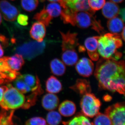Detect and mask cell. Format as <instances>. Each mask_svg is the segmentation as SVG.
I'll return each mask as SVG.
<instances>
[{"mask_svg":"<svg viewBox=\"0 0 125 125\" xmlns=\"http://www.w3.org/2000/svg\"><path fill=\"white\" fill-rule=\"evenodd\" d=\"M46 34L45 25L39 22L34 23L30 31L31 37L38 42L43 41Z\"/></svg>","mask_w":125,"mask_h":125,"instance_id":"obj_12","label":"cell"},{"mask_svg":"<svg viewBox=\"0 0 125 125\" xmlns=\"http://www.w3.org/2000/svg\"><path fill=\"white\" fill-rule=\"evenodd\" d=\"M46 120L48 125H58L61 122L62 117L58 112L52 111L48 113Z\"/></svg>","mask_w":125,"mask_h":125,"instance_id":"obj_28","label":"cell"},{"mask_svg":"<svg viewBox=\"0 0 125 125\" xmlns=\"http://www.w3.org/2000/svg\"><path fill=\"white\" fill-rule=\"evenodd\" d=\"M71 0L73 1H80L82 0Z\"/></svg>","mask_w":125,"mask_h":125,"instance_id":"obj_42","label":"cell"},{"mask_svg":"<svg viewBox=\"0 0 125 125\" xmlns=\"http://www.w3.org/2000/svg\"><path fill=\"white\" fill-rule=\"evenodd\" d=\"M46 42H32L26 43L16 48V52L25 59L31 60L42 53L46 47Z\"/></svg>","mask_w":125,"mask_h":125,"instance_id":"obj_6","label":"cell"},{"mask_svg":"<svg viewBox=\"0 0 125 125\" xmlns=\"http://www.w3.org/2000/svg\"><path fill=\"white\" fill-rule=\"evenodd\" d=\"M5 59L9 67L14 71L20 70L24 64L23 57L21 54H15L10 57H5Z\"/></svg>","mask_w":125,"mask_h":125,"instance_id":"obj_15","label":"cell"},{"mask_svg":"<svg viewBox=\"0 0 125 125\" xmlns=\"http://www.w3.org/2000/svg\"><path fill=\"white\" fill-rule=\"evenodd\" d=\"M94 75L99 88L125 95L124 61L101 58L96 64Z\"/></svg>","mask_w":125,"mask_h":125,"instance_id":"obj_1","label":"cell"},{"mask_svg":"<svg viewBox=\"0 0 125 125\" xmlns=\"http://www.w3.org/2000/svg\"></svg>","mask_w":125,"mask_h":125,"instance_id":"obj_43","label":"cell"},{"mask_svg":"<svg viewBox=\"0 0 125 125\" xmlns=\"http://www.w3.org/2000/svg\"><path fill=\"white\" fill-rule=\"evenodd\" d=\"M125 8H123V9H122L121 10H120L119 13V14L120 15L122 19L124 22H125Z\"/></svg>","mask_w":125,"mask_h":125,"instance_id":"obj_36","label":"cell"},{"mask_svg":"<svg viewBox=\"0 0 125 125\" xmlns=\"http://www.w3.org/2000/svg\"><path fill=\"white\" fill-rule=\"evenodd\" d=\"M99 36L90 37L84 42V45L90 58L94 61H98L99 54L98 52V40Z\"/></svg>","mask_w":125,"mask_h":125,"instance_id":"obj_11","label":"cell"},{"mask_svg":"<svg viewBox=\"0 0 125 125\" xmlns=\"http://www.w3.org/2000/svg\"><path fill=\"white\" fill-rule=\"evenodd\" d=\"M45 9L52 18L58 17L62 13V7L60 4L55 2L48 4Z\"/></svg>","mask_w":125,"mask_h":125,"instance_id":"obj_26","label":"cell"},{"mask_svg":"<svg viewBox=\"0 0 125 125\" xmlns=\"http://www.w3.org/2000/svg\"><path fill=\"white\" fill-rule=\"evenodd\" d=\"M124 21L120 18L115 17L108 21L107 27L112 33L120 34L124 28Z\"/></svg>","mask_w":125,"mask_h":125,"instance_id":"obj_17","label":"cell"},{"mask_svg":"<svg viewBox=\"0 0 125 125\" xmlns=\"http://www.w3.org/2000/svg\"><path fill=\"white\" fill-rule=\"evenodd\" d=\"M52 18L47 11L45 6L41 11L37 13L33 17L34 19L42 23L46 26L49 25Z\"/></svg>","mask_w":125,"mask_h":125,"instance_id":"obj_24","label":"cell"},{"mask_svg":"<svg viewBox=\"0 0 125 125\" xmlns=\"http://www.w3.org/2000/svg\"><path fill=\"white\" fill-rule=\"evenodd\" d=\"M4 54V52L3 49H2L1 45L0 44V58L2 57Z\"/></svg>","mask_w":125,"mask_h":125,"instance_id":"obj_37","label":"cell"},{"mask_svg":"<svg viewBox=\"0 0 125 125\" xmlns=\"http://www.w3.org/2000/svg\"><path fill=\"white\" fill-rule=\"evenodd\" d=\"M60 101L58 97L53 94H46L42 100L43 107L48 111H52L58 107Z\"/></svg>","mask_w":125,"mask_h":125,"instance_id":"obj_13","label":"cell"},{"mask_svg":"<svg viewBox=\"0 0 125 125\" xmlns=\"http://www.w3.org/2000/svg\"><path fill=\"white\" fill-rule=\"evenodd\" d=\"M101 101L93 94L88 93L83 95L80 102L81 111L85 116L93 117L99 112Z\"/></svg>","mask_w":125,"mask_h":125,"instance_id":"obj_5","label":"cell"},{"mask_svg":"<svg viewBox=\"0 0 125 125\" xmlns=\"http://www.w3.org/2000/svg\"><path fill=\"white\" fill-rule=\"evenodd\" d=\"M120 9L118 5L112 1H108L105 3L103 7L102 13L106 19H110L116 17L119 14Z\"/></svg>","mask_w":125,"mask_h":125,"instance_id":"obj_14","label":"cell"},{"mask_svg":"<svg viewBox=\"0 0 125 125\" xmlns=\"http://www.w3.org/2000/svg\"><path fill=\"white\" fill-rule=\"evenodd\" d=\"M58 110L60 114L63 116H72L76 112V105L73 102L66 100L61 104L59 106Z\"/></svg>","mask_w":125,"mask_h":125,"instance_id":"obj_18","label":"cell"},{"mask_svg":"<svg viewBox=\"0 0 125 125\" xmlns=\"http://www.w3.org/2000/svg\"><path fill=\"white\" fill-rule=\"evenodd\" d=\"M75 69L81 76L88 77L92 75L93 73L94 63L88 58L83 57L76 62Z\"/></svg>","mask_w":125,"mask_h":125,"instance_id":"obj_10","label":"cell"},{"mask_svg":"<svg viewBox=\"0 0 125 125\" xmlns=\"http://www.w3.org/2000/svg\"><path fill=\"white\" fill-rule=\"evenodd\" d=\"M50 67L52 73L57 76H62L65 72L66 67L64 64L57 58H55L51 61Z\"/></svg>","mask_w":125,"mask_h":125,"instance_id":"obj_20","label":"cell"},{"mask_svg":"<svg viewBox=\"0 0 125 125\" xmlns=\"http://www.w3.org/2000/svg\"><path fill=\"white\" fill-rule=\"evenodd\" d=\"M121 35L122 38L124 41L125 40V27L123 28V30L122 31V33L121 34Z\"/></svg>","mask_w":125,"mask_h":125,"instance_id":"obj_38","label":"cell"},{"mask_svg":"<svg viewBox=\"0 0 125 125\" xmlns=\"http://www.w3.org/2000/svg\"><path fill=\"white\" fill-rule=\"evenodd\" d=\"M47 0L51 2H59L60 0Z\"/></svg>","mask_w":125,"mask_h":125,"instance_id":"obj_40","label":"cell"},{"mask_svg":"<svg viewBox=\"0 0 125 125\" xmlns=\"http://www.w3.org/2000/svg\"><path fill=\"white\" fill-rule=\"evenodd\" d=\"M14 110L2 109L0 112V125H14L13 121Z\"/></svg>","mask_w":125,"mask_h":125,"instance_id":"obj_23","label":"cell"},{"mask_svg":"<svg viewBox=\"0 0 125 125\" xmlns=\"http://www.w3.org/2000/svg\"><path fill=\"white\" fill-rule=\"evenodd\" d=\"M7 86H3L0 87V102L2 101L3 98V95L5 90L7 88Z\"/></svg>","mask_w":125,"mask_h":125,"instance_id":"obj_35","label":"cell"},{"mask_svg":"<svg viewBox=\"0 0 125 125\" xmlns=\"http://www.w3.org/2000/svg\"><path fill=\"white\" fill-rule=\"evenodd\" d=\"M111 0L115 3H120L123 2L124 0Z\"/></svg>","mask_w":125,"mask_h":125,"instance_id":"obj_39","label":"cell"},{"mask_svg":"<svg viewBox=\"0 0 125 125\" xmlns=\"http://www.w3.org/2000/svg\"><path fill=\"white\" fill-rule=\"evenodd\" d=\"M105 3V0H88L90 7L95 11L102 9Z\"/></svg>","mask_w":125,"mask_h":125,"instance_id":"obj_31","label":"cell"},{"mask_svg":"<svg viewBox=\"0 0 125 125\" xmlns=\"http://www.w3.org/2000/svg\"><path fill=\"white\" fill-rule=\"evenodd\" d=\"M5 90L0 106L2 109L10 110L22 107L25 102V98L23 94L10 84Z\"/></svg>","mask_w":125,"mask_h":125,"instance_id":"obj_4","label":"cell"},{"mask_svg":"<svg viewBox=\"0 0 125 125\" xmlns=\"http://www.w3.org/2000/svg\"><path fill=\"white\" fill-rule=\"evenodd\" d=\"M94 14L88 11H72L62 9L61 17L65 24H70L81 28H91L102 35L105 32L104 28L101 21L96 19Z\"/></svg>","mask_w":125,"mask_h":125,"instance_id":"obj_2","label":"cell"},{"mask_svg":"<svg viewBox=\"0 0 125 125\" xmlns=\"http://www.w3.org/2000/svg\"><path fill=\"white\" fill-rule=\"evenodd\" d=\"M0 12L5 20L15 21L19 14L18 9L6 0L0 1Z\"/></svg>","mask_w":125,"mask_h":125,"instance_id":"obj_9","label":"cell"},{"mask_svg":"<svg viewBox=\"0 0 125 125\" xmlns=\"http://www.w3.org/2000/svg\"><path fill=\"white\" fill-rule=\"evenodd\" d=\"M46 85V90L50 93H58L62 90L61 83L54 76H51L48 79Z\"/></svg>","mask_w":125,"mask_h":125,"instance_id":"obj_19","label":"cell"},{"mask_svg":"<svg viewBox=\"0 0 125 125\" xmlns=\"http://www.w3.org/2000/svg\"><path fill=\"white\" fill-rule=\"evenodd\" d=\"M64 125H93L89 120L83 114L80 113L71 119L67 122H63Z\"/></svg>","mask_w":125,"mask_h":125,"instance_id":"obj_25","label":"cell"},{"mask_svg":"<svg viewBox=\"0 0 125 125\" xmlns=\"http://www.w3.org/2000/svg\"><path fill=\"white\" fill-rule=\"evenodd\" d=\"M20 75V74L18 76L14 81V85L15 88L23 94H26L32 91L31 88L21 78Z\"/></svg>","mask_w":125,"mask_h":125,"instance_id":"obj_27","label":"cell"},{"mask_svg":"<svg viewBox=\"0 0 125 125\" xmlns=\"http://www.w3.org/2000/svg\"><path fill=\"white\" fill-rule=\"evenodd\" d=\"M98 52L102 58L118 60L122 57L121 52L117 49L123 46L120 34L107 33L99 36Z\"/></svg>","mask_w":125,"mask_h":125,"instance_id":"obj_3","label":"cell"},{"mask_svg":"<svg viewBox=\"0 0 125 125\" xmlns=\"http://www.w3.org/2000/svg\"><path fill=\"white\" fill-rule=\"evenodd\" d=\"M20 76L24 83L31 88L32 92H34L41 87L37 76L36 77L30 74L20 75Z\"/></svg>","mask_w":125,"mask_h":125,"instance_id":"obj_21","label":"cell"},{"mask_svg":"<svg viewBox=\"0 0 125 125\" xmlns=\"http://www.w3.org/2000/svg\"><path fill=\"white\" fill-rule=\"evenodd\" d=\"M62 58L63 62L69 66H72L76 64L78 60V56L76 51H62Z\"/></svg>","mask_w":125,"mask_h":125,"instance_id":"obj_22","label":"cell"},{"mask_svg":"<svg viewBox=\"0 0 125 125\" xmlns=\"http://www.w3.org/2000/svg\"><path fill=\"white\" fill-rule=\"evenodd\" d=\"M17 21L20 25L27 26L28 24V16L24 14H20L17 17Z\"/></svg>","mask_w":125,"mask_h":125,"instance_id":"obj_33","label":"cell"},{"mask_svg":"<svg viewBox=\"0 0 125 125\" xmlns=\"http://www.w3.org/2000/svg\"><path fill=\"white\" fill-rule=\"evenodd\" d=\"M26 125H46V122L44 119L41 117H32L28 120L25 123Z\"/></svg>","mask_w":125,"mask_h":125,"instance_id":"obj_32","label":"cell"},{"mask_svg":"<svg viewBox=\"0 0 125 125\" xmlns=\"http://www.w3.org/2000/svg\"><path fill=\"white\" fill-rule=\"evenodd\" d=\"M70 88L81 96L91 93L92 91L89 82L83 79H78L76 80L75 84Z\"/></svg>","mask_w":125,"mask_h":125,"instance_id":"obj_16","label":"cell"},{"mask_svg":"<svg viewBox=\"0 0 125 125\" xmlns=\"http://www.w3.org/2000/svg\"><path fill=\"white\" fill-rule=\"evenodd\" d=\"M125 102L118 103L105 109V114L110 118L112 125H125Z\"/></svg>","mask_w":125,"mask_h":125,"instance_id":"obj_7","label":"cell"},{"mask_svg":"<svg viewBox=\"0 0 125 125\" xmlns=\"http://www.w3.org/2000/svg\"><path fill=\"white\" fill-rule=\"evenodd\" d=\"M0 42L5 47H7L9 45V39L5 36L0 33Z\"/></svg>","mask_w":125,"mask_h":125,"instance_id":"obj_34","label":"cell"},{"mask_svg":"<svg viewBox=\"0 0 125 125\" xmlns=\"http://www.w3.org/2000/svg\"><path fill=\"white\" fill-rule=\"evenodd\" d=\"M95 116L93 125H112L110 118L106 114L99 112Z\"/></svg>","mask_w":125,"mask_h":125,"instance_id":"obj_30","label":"cell"},{"mask_svg":"<svg viewBox=\"0 0 125 125\" xmlns=\"http://www.w3.org/2000/svg\"><path fill=\"white\" fill-rule=\"evenodd\" d=\"M21 4L24 10L31 12L37 9L39 4V0H21Z\"/></svg>","mask_w":125,"mask_h":125,"instance_id":"obj_29","label":"cell"},{"mask_svg":"<svg viewBox=\"0 0 125 125\" xmlns=\"http://www.w3.org/2000/svg\"><path fill=\"white\" fill-rule=\"evenodd\" d=\"M2 22V16H1V14L0 13V25Z\"/></svg>","mask_w":125,"mask_h":125,"instance_id":"obj_41","label":"cell"},{"mask_svg":"<svg viewBox=\"0 0 125 125\" xmlns=\"http://www.w3.org/2000/svg\"><path fill=\"white\" fill-rule=\"evenodd\" d=\"M62 38V49L64 51H76L75 48L79 45L78 34L71 32L70 31L66 33L60 32Z\"/></svg>","mask_w":125,"mask_h":125,"instance_id":"obj_8","label":"cell"}]
</instances>
